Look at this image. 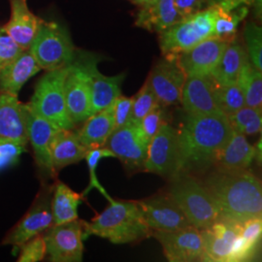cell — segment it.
<instances>
[{"instance_id":"cell-1","label":"cell","mask_w":262,"mask_h":262,"mask_svg":"<svg viewBox=\"0 0 262 262\" xmlns=\"http://www.w3.org/2000/svg\"><path fill=\"white\" fill-rule=\"evenodd\" d=\"M233 128L222 113L187 114L178 130L176 175L200 173L214 166Z\"/></svg>"},{"instance_id":"cell-2","label":"cell","mask_w":262,"mask_h":262,"mask_svg":"<svg viewBox=\"0 0 262 262\" xmlns=\"http://www.w3.org/2000/svg\"><path fill=\"white\" fill-rule=\"evenodd\" d=\"M202 182L215 200L220 219L242 224L261 216V183L249 169L215 168Z\"/></svg>"},{"instance_id":"cell-3","label":"cell","mask_w":262,"mask_h":262,"mask_svg":"<svg viewBox=\"0 0 262 262\" xmlns=\"http://www.w3.org/2000/svg\"><path fill=\"white\" fill-rule=\"evenodd\" d=\"M84 240L94 235L113 244L135 243L151 235L136 201L113 200L92 222L83 221Z\"/></svg>"},{"instance_id":"cell-4","label":"cell","mask_w":262,"mask_h":262,"mask_svg":"<svg viewBox=\"0 0 262 262\" xmlns=\"http://www.w3.org/2000/svg\"><path fill=\"white\" fill-rule=\"evenodd\" d=\"M169 195L174 199L189 225L205 229L220 219V214L210 192L195 175L180 173L171 178Z\"/></svg>"},{"instance_id":"cell-5","label":"cell","mask_w":262,"mask_h":262,"mask_svg":"<svg viewBox=\"0 0 262 262\" xmlns=\"http://www.w3.org/2000/svg\"><path fill=\"white\" fill-rule=\"evenodd\" d=\"M69 66L47 71L38 81L28 106L58 129H75L64 96V82Z\"/></svg>"},{"instance_id":"cell-6","label":"cell","mask_w":262,"mask_h":262,"mask_svg":"<svg viewBox=\"0 0 262 262\" xmlns=\"http://www.w3.org/2000/svg\"><path fill=\"white\" fill-rule=\"evenodd\" d=\"M216 13L215 6L207 7L159 32V47L162 55H179L208 38L214 37Z\"/></svg>"},{"instance_id":"cell-7","label":"cell","mask_w":262,"mask_h":262,"mask_svg":"<svg viewBox=\"0 0 262 262\" xmlns=\"http://www.w3.org/2000/svg\"><path fill=\"white\" fill-rule=\"evenodd\" d=\"M29 51L42 70L51 71L70 64L77 49L64 27L43 19Z\"/></svg>"},{"instance_id":"cell-8","label":"cell","mask_w":262,"mask_h":262,"mask_svg":"<svg viewBox=\"0 0 262 262\" xmlns=\"http://www.w3.org/2000/svg\"><path fill=\"white\" fill-rule=\"evenodd\" d=\"M92 53L77 50L64 82L66 108L71 121L78 125L92 116V93L89 62Z\"/></svg>"},{"instance_id":"cell-9","label":"cell","mask_w":262,"mask_h":262,"mask_svg":"<svg viewBox=\"0 0 262 262\" xmlns=\"http://www.w3.org/2000/svg\"><path fill=\"white\" fill-rule=\"evenodd\" d=\"M54 187L41 189L28 213L3 239L1 245L13 247V254L16 255L19 247L36 235L43 233L54 225L51 209V199Z\"/></svg>"},{"instance_id":"cell-10","label":"cell","mask_w":262,"mask_h":262,"mask_svg":"<svg viewBox=\"0 0 262 262\" xmlns=\"http://www.w3.org/2000/svg\"><path fill=\"white\" fill-rule=\"evenodd\" d=\"M48 258L53 262H81L84 254L83 221L52 225L44 231Z\"/></svg>"},{"instance_id":"cell-11","label":"cell","mask_w":262,"mask_h":262,"mask_svg":"<svg viewBox=\"0 0 262 262\" xmlns=\"http://www.w3.org/2000/svg\"><path fill=\"white\" fill-rule=\"evenodd\" d=\"M187 75L179 64L177 55L163 56L150 71L147 80L159 103L164 107L181 104Z\"/></svg>"},{"instance_id":"cell-12","label":"cell","mask_w":262,"mask_h":262,"mask_svg":"<svg viewBox=\"0 0 262 262\" xmlns=\"http://www.w3.org/2000/svg\"><path fill=\"white\" fill-rule=\"evenodd\" d=\"M149 143L140 124L129 122L113 131L105 147L128 170H138L144 168Z\"/></svg>"},{"instance_id":"cell-13","label":"cell","mask_w":262,"mask_h":262,"mask_svg":"<svg viewBox=\"0 0 262 262\" xmlns=\"http://www.w3.org/2000/svg\"><path fill=\"white\" fill-rule=\"evenodd\" d=\"M177 160L178 129L165 122L150 139L143 169L171 179L176 174Z\"/></svg>"},{"instance_id":"cell-14","label":"cell","mask_w":262,"mask_h":262,"mask_svg":"<svg viewBox=\"0 0 262 262\" xmlns=\"http://www.w3.org/2000/svg\"><path fill=\"white\" fill-rule=\"evenodd\" d=\"M170 262L202 261L204 243L200 229L187 226L171 231H152Z\"/></svg>"},{"instance_id":"cell-15","label":"cell","mask_w":262,"mask_h":262,"mask_svg":"<svg viewBox=\"0 0 262 262\" xmlns=\"http://www.w3.org/2000/svg\"><path fill=\"white\" fill-rule=\"evenodd\" d=\"M24 115L28 131V142L31 143L34 160L41 176L54 178L56 170L53 166L50 145L58 128L34 112L28 104H24Z\"/></svg>"},{"instance_id":"cell-16","label":"cell","mask_w":262,"mask_h":262,"mask_svg":"<svg viewBox=\"0 0 262 262\" xmlns=\"http://www.w3.org/2000/svg\"><path fill=\"white\" fill-rule=\"evenodd\" d=\"M143 219L152 231H171L189 226L187 217L168 192L136 201Z\"/></svg>"},{"instance_id":"cell-17","label":"cell","mask_w":262,"mask_h":262,"mask_svg":"<svg viewBox=\"0 0 262 262\" xmlns=\"http://www.w3.org/2000/svg\"><path fill=\"white\" fill-rule=\"evenodd\" d=\"M227 41L211 37L178 56L179 64L187 77L210 76L223 55Z\"/></svg>"},{"instance_id":"cell-18","label":"cell","mask_w":262,"mask_h":262,"mask_svg":"<svg viewBox=\"0 0 262 262\" xmlns=\"http://www.w3.org/2000/svg\"><path fill=\"white\" fill-rule=\"evenodd\" d=\"M241 224L219 219L213 225L201 229L204 243L202 261L229 262Z\"/></svg>"},{"instance_id":"cell-19","label":"cell","mask_w":262,"mask_h":262,"mask_svg":"<svg viewBox=\"0 0 262 262\" xmlns=\"http://www.w3.org/2000/svg\"><path fill=\"white\" fill-rule=\"evenodd\" d=\"M214 88L210 76L187 77L181 98L185 112L193 115L221 113L215 104Z\"/></svg>"},{"instance_id":"cell-20","label":"cell","mask_w":262,"mask_h":262,"mask_svg":"<svg viewBox=\"0 0 262 262\" xmlns=\"http://www.w3.org/2000/svg\"><path fill=\"white\" fill-rule=\"evenodd\" d=\"M99 58L92 54L89 62V72L92 93V115L110 106L122 94V84L125 73L106 76L98 70Z\"/></svg>"},{"instance_id":"cell-21","label":"cell","mask_w":262,"mask_h":262,"mask_svg":"<svg viewBox=\"0 0 262 262\" xmlns=\"http://www.w3.org/2000/svg\"><path fill=\"white\" fill-rule=\"evenodd\" d=\"M11 16L4 26L21 50H29L43 19L28 9L27 0H9Z\"/></svg>"},{"instance_id":"cell-22","label":"cell","mask_w":262,"mask_h":262,"mask_svg":"<svg viewBox=\"0 0 262 262\" xmlns=\"http://www.w3.org/2000/svg\"><path fill=\"white\" fill-rule=\"evenodd\" d=\"M41 70L30 51H23L15 59L0 69V94L18 96L24 84Z\"/></svg>"},{"instance_id":"cell-23","label":"cell","mask_w":262,"mask_h":262,"mask_svg":"<svg viewBox=\"0 0 262 262\" xmlns=\"http://www.w3.org/2000/svg\"><path fill=\"white\" fill-rule=\"evenodd\" d=\"M23 105L18 96L0 94V139H12L28 145Z\"/></svg>"},{"instance_id":"cell-24","label":"cell","mask_w":262,"mask_h":262,"mask_svg":"<svg viewBox=\"0 0 262 262\" xmlns=\"http://www.w3.org/2000/svg\"><path fill=\"white\" fill-rule=\"evenodd\" d=\"M83 123L77 134L84 148L90 150L105 147L115 129L114 102L103 110L93 114Z\"/></svg>"},{"instance_id":"cell-25","label":"cell","mask_w":262,"mask_h":262,"mask_svg":"<svg viewBox=\"0 0 262 262\" xmlns=\"http://www.w3.org/2000/svg\"><path fill=\"white\" fill-rule=\"evenodd\" d=\"M53 166L57 172L68 165L80 162L88 150L82 145L74 129H58L50 145Z\"/></svg>"},{"instance_id":"cell-26","label":"cell","mask_w":262,"mask_h":262,"mask_svg":"<svg viewBox=\"0 0 262 262\" xmlns=\"http://www.w3.org/2000/svg\"><path fill=\"white\" fill-rule=\"evenodd\" d=\"M248 61L246 49L234 38L227 43L210 78L215 85L237 84L244 66Z\"/></svg>"},{"instance_id":"cell-27","label":"cell","mask_w":262,"mask_h":262,"mask_svg":"<svg viewBox=\"0 0 262 262\" xmlns=\"http://www.w3.org/2000/svg\"><path fill=\"white\" fill-rule=\"evenodd\" d=\"M255 159V148L246 136L233 130L229 140L216 159L215 168L225 170H246Z\"/></svg>"},{"instance_id":"cell-28","label":"cell","mask_w":262,"mask_h":262,"mask_svg":"<svg viewBox=\"0 0 262 262\" xmlns=\"http://www.w3.org/2000/svg\"><path fill=\"white\" fill-rule=\"evenodd\" d=\"M182 19L176 9L175 0H158L151 6L140 8L135 25L159 33Z\"/></svg>"},{"instance_id":"cell-29","label":"cell","mask_w":262,"mask_h":262,"mask_svg":"<svg viewBox=\"0 0 262 262\" xmlns=\"http://www.w3.org/2000/svg\"><path fill=\"white\" fill-rule=\"evenodd\" d=\"M83 197L62 182H56L51 199L54 225H62L79 219L78 208Z\"/></svg>"},{"instance_id":"cell-30","label":"cell","mask_w":262,"mask_h":262,"mask_svg":"<svg viewBox=\"0 0 262 262\" xmlns=\"http://www.w3.org/2000/svg\"><path fill=\"white\" fill-rule=\"evenodd\" d=\"M261 234V216L253 217L242 223L239 235L235 240L229 262L251 260L258 251Z\"/></svg>"},{"instance_id":"cell-31","label":"cell","mask_w":262,"mask_h":262,"mask_svg":"<svg viewBox=\"0 0 262 262\" xmlns=\"http://www.w3.org/2000/svg\"><path fill=\"white\" fill-rule=\"evenodd\" d=\"M237 84L243 93L246 106L261 108L262 73L250 60L244 66Z\"/></svg>"},{"instance_id":"cell-32","label":"cell","mask_w":262,"mask_h":262,"mask_svg":"<svg viewBox=\"0 0 262 262\" xmlns=\"http://www.w3.org/2000/svg\"><path fill=\"white\" fill-rule=\"evenodd\" d=\"M216 9L214 37L229 42L234 39L240 23L248 16L249 8L247 5H242L231 11H225L219 7Z\"/></svg>"},{"instance_id":"cell-33","label":"cell","mask_w":262,"mask_h":262,"mask_svg":"<svg viewBox=\"0 0 262 262\" xmlns=\"http://www.w3.org/2000/svg\"><path fill=\"white\" fill-rule=\"evenodd\" d=\"M233 130L245 136L261 132L262 109L244 106L234 114L227 116Z\"/></svg>"},{"instance_id":"cell-34","label":"cell","mask_w":262,"mask_h":262,"mask_svg":"<svg viewBox=\"0 0 262 262\" xmlns=\"http://www.w3.org/2000/svg\"><path fill=\"white\" fill-rule=\"evenodd\" d=\"M214 97L217 109L226 117L246 106L243 93L237 84L227 85L215 84Z\"/></svg>"},{"instance_id":"cell-35","label":"cell","mask_w":262,"mask_h":262,"mask_svg":"<svg viewBox=\"0 0 262 262\" xmlns=\"http://www.w3.org/2000/svg\"><path fill=\"white\" fill-rule=\"evenodd\" d=\"M106 158H115V155L106 147L88 150L84 159L86 160L88 167L90 171V184L83 191V193H82L83 196H86L91 190L97 189L109 202H112L114 200L112 197L109 195V193L106 191L103 186L99 183V180L97 178V174H96V169L98 167L100 160L106 159Z\"/></svg>"},{"instance_id":"cell-36","label":"cell","mask_w":262,"mask_h":262,"mask_svg":"<svg viewBox=\"0 0 262 262\" xmlns=\"http://www.w3.org/2000/svg\"><path fill=\"white\" fill-rule=\"evenodd\" d=\"M245 49L250 62L262 71V29L254 21H248L244 28Z\"/></svg>"},{"instance_id":"cell-37","label":"cell","mask_w":262,"mask_h":262,"mask_svg":"<svg viewBox=\"0 0 262 262\" xmlns=\"http://www.w3.org/2000/svg\"><path fill=\"white\" fill-rule=\"evenodd\" d=\"M159 103L157 96L146 81L140 91L133 96L130 122L140 124L142 119Z\"/></svg>"},{"instance_id":"cell-38","label":"cell","mask_w":262,"mask_h":262,"mask_svg":"<svg viewBox=\"0 0 262 262\" xmlns=\"http://www.w3.org/2000/svg\"><path fill=\"white\" fill-rule=\"evenodd\" d=\"M18 262L41 261L46 256V244L43 235L39 234L32 237L26 243L23 244L19 249Z\"/></svg>"},{"instance_id":"cell-39","label":"cell","mask_w":262,"mask_h":262,"mask_svg":"<svg viewBox=\"0 0 262 262\" xmlns=\"http://www.w3.org/2000/svg\"><path fill=\"white\" fill-rule=\"evenodd\" d=\"M27 151V145L12 139H0V172L15 165L21 154Z\"/></svg>"},{"instance_id":"cell-40","label":"cell","mask_w":262,"mask_h":262,"mask_svg":"<svg viewBox=\"0 0 262 262\" xmlns=\"http://www.w3.org/2000/svg\"><path fill=\"white\" fill-rule=\"evenodd\" d=\"M163 107L161 104L157 105L141 121V128L149 142L159 132L162 124L166 122Z\"/></svg>"},{"instance_id":"cell-41","label":"cell","mask_w":262,"mask_h":262,"mask_svg":"<svg viewBox=\"0 0 262 262\" xmlns=\"http://www.w3.org/2000/svg\"><path fill=\"white\" fill-rule=\"evenodd\" d=\"M23 51L25 50H21L10 37L4 26H0V69L15 59Z\"/></svg>"},{"instance_id":"cell-42","label":"cell","mask_w":262,"mask_h":262,"mask_svg":"<svg viewBox=\"0 0 262 262\" xmlns=\"http://www.w3.org/2000/svg\"><path fill=\"white\" fill-rule=\"evenodd\" d=\"M133 97H126L121 94L114 101L115 129L120 128L130 122ZM114 129V130H115Z\"/></svg>"},{"instance_id":"cell-43","label":"cell","mask_w":262,"mask_h":262,"mask_svg":"<svg viewBox=\"0 0 262 262\" xmlns=\"http://www.w3.org/2000/svg\"><path fill=\"white\" fill-rule=\"evenodd\" d=\"M175 6L182 18L207 8L205 0H175Z\"/></svg>"},{"instance_id":"cell-44","label":"cell","mask_w":262,"mask_h":262,"mask_svg":"<svg viewBox=\"0 0 262 262\" xmlns=\"http://www.w3.org/2000/svg\"><path fill=\"white\" fill-rule=\"evenodd\" d=\"M207 7L215 6L225 11H231L242 5H251V0H205Z\"/></svg>"},{"instance_id":"cell-45","label":"cell","mask_w":262,"mask_h":262,"mask_svg":"<svg viewBox=\"0 0 262 262\" xmlns=\"http://www.w3.org/2000/svg\"><path fill=\"white\" fill-rule=\"evenodd\" d=\"M133 4L139 6L140 8H144V7H149L154 5L158 0H129Z\"/></svg>"},{"instance_id":"cell-46","label":"cell","mask_w":262,"mask_h":262,"mask_svg":"<svg viewBox=\"0 0 262 262\" xmlns=\"http://www.w3.org/2000/svg\"><path fill=\"white\" fill-rule=\"evenodd\" d=\"M255 148V159H257V161L259 162V164L261 163V137L259 138L258 143L254 146Z\"/></svg>"},{"instance_id":"cell-47","label":"cell","mask_w":262,"mask_h":262,"mask_svg":"<svg viewBox=\"0 0 262 262\" xmlns=\"http://www.w3.org/2000/svg\"><path fill=\"white\" fill-rule=\"evenodd\" d=\"M251 5L254 6L256 11L259 12V15L261 14L262 0H251Z\"/></svg>"}]
</instances>
